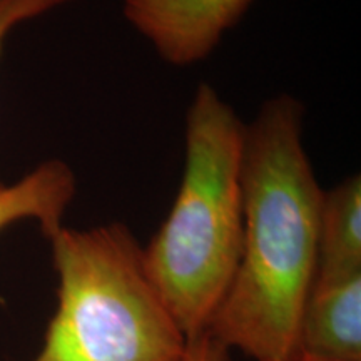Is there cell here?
<instances>
[{
    "label": "cell",
    "mask_w": 361,
    "mask_h": 361,
    "mask_svg": "<svg viewBox=\"0 0 361 361\" xmlns=\"http://www.w3.org/2000/svg\"><path fill=\"white\" fill-rule=\"evenodd\" d=\"M305 107L281 94L246 126L245 234L236 273L209 331L255 361H290L318 263L324 191L303 142Z\"/></svg>",
    "instance_id": "obj_1"
},
{
    "label": "cell",
    "mask_w": 361,
    "mask_h": 361,
    "mask_svg": "<svg viewBox=\"0 0 361 361\" xmlns=\"http://www.w3.org/2000/svg\"><path fill=\"white\" fill-rule=\"evenodd\" d=\"M183 361H231V350L216 340L209 331L189 338Z\"/></svg>",
    "instance_id": "obj_9"
},
{
    "label": "cell",
    "mask_w": 361,
    "mask_h": 361,
    "mask_svg": "<svg viewBox=\"0 0 361 361\" xmlns=\"http://www.w3.org/2000/svg\"><path fill=\"white\" fill-rule=\"evenodd\" d=\"M361 276V179L351 176L323 194L314 283Z\"/></svg>",
    "instance_id": "obj_6"
},
{
    "label": "cell",
    "mask_w": 361,
    "mask_h": 361,
    "mask_svg": "<svg viewBox=\"0 0 361 361\" xmlns=\"http://www.w3.org/2000/svg\"><path fill=\"white\" fill-rule=\"evenodd\" d=\"M246 124L213 85L186 117V162L161 229L142 247L152 284L184 335L204 333L236 273L245 234Z\"/></svg>",
    "instance_id": "obj_2"
},
{
    "label": "cell",
    "mask_w": 361,
    "mask_h": 361,
    "mask_svg": "<svg viewBox=\"0 0 361 361\" xmlns=\"http://www.w3.org/2000/svg\"><path fill=\"white\" fill-rule=\"evenodd\" d=\"M57 310L30 361H183L188 336L149 278L128 226L64 224L47 236Z\"/></svg>",
    "instance_id": "obj_3"
},
{
    "label": "cell",
    "mask_w": 361,
    "mask_h": 361,
    "mask_svg": "<svg viewBox=\"0 0 361 361\" xmlns=\"http://www.w3.org/2000/svg\"><path fill=\"white\" fill-rule=\"evenodd\" d=\"M290 361H318V360H311V358H306V356H303V355H298L296 358H293Z\"/></svg>",
    "instance_id": "obj_10"
},
{
    "label": "cell",
    "mask_w": 361,
    "mask_h": 361,
    "mask_svg": "<svg viewBox=\"0 0 361 361\" xmlns=\"http://www.w3.org/2000/svg\"><path fill=\"white\" fill-rule=\"evenodd\" d=\"M69 2L72 0H0V54L4 51L8 34L17 25ZM2 186L4 183H0V188Z\"/></svg>",
    "instance_id": "obj_8"
},
{
    "label": "cell",
    "mask_w": 361,
    "mask_h": 361,
    "mask_svg": "<svg viewBox=\"0 0 361 361\" xmlns=\"http://www.w3.org/2000/svg\"><path fill=\"white\" fill-rule=\"evenodd\" d=\"M255 0H123L126 20L162 61L188 67L211 56Z\"/></svg>",
    "instance_id": "obj_4"
},
{
    "label": "cell",
    "mask_w": 361,
    "mask_h": 361,
    "mask_svg": "<svg viewBox=\"0 0 361 361\" xmlns=\"http://www.w3.org/2000/svg\"><path fill=\"white\" fill-rule=\"evenodd\" d=\"M298 355L361 361V276L313 284L301 318Z\"/></svg>",
    "instance_id": "obj_5"
},
{
    "label": "cell",
    "mask_w": 361,
    "mask_h": 361,
    "mask_svg": "<svg viewBox=\"0 0 361 361\" xmlns=\"http://www.w3.org/2000/svg\"><path fill=\"white\" fill-rule=\"evenodd\" d=\"M78 192V179L69 164L49 159L24 178L0 188V231L20 221H35L44 236L62 226L67 207Z\"/></svg>",
    "instance_id": "obj_7"
}]
</instances>
